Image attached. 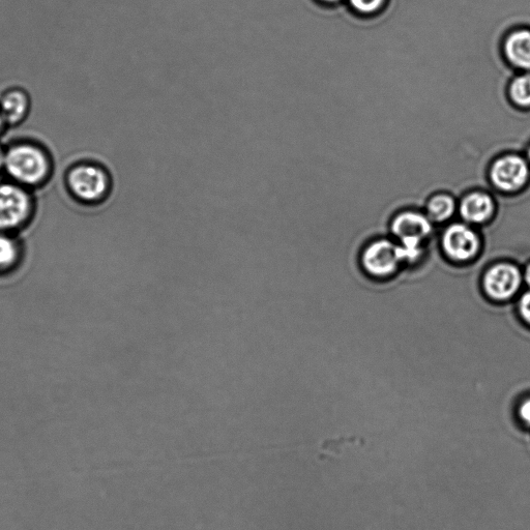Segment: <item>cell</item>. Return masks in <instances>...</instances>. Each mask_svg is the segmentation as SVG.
I'll use <instances>...</instances> for the list:
<instances>
[{
    "label": "cell",
    "mask_w": 530,
    "mask_h": 530,
    "mask_svg": "<svg viewBox=\"0 0 530 530\" xmlns=\"http://www.w3.org/2000/svg\"><path fill=\"white\" fill-rule=\"evenodd\" d=\"M518 418L528 428H530V397L521 402L518 407Z\"/></svg>",
    "instance_id": "cell-17"
},
{
    "label": "cell",
    "mask_w": 530,
    "mask_h": 530,
    "mask_svg": "<svg viewBox=\"0 0 530 530\" xmlns=\"http://www.w3.org/2000/svg\"><path fill=\"white\" fill-rule=\"evenodd\" d=\"M5 164H6V153L2 149H0V170L5 168Z\"/></svg>",
    "instance_id": "cell-20"
},
{
    "label": "cell",
    "mask_w": 530,
    "mask_h": 530,
    "mask_svg": "<svg viewBox=\"0 0 530 530\" xmlns=\"http://www.w3.org/2000/svg\"><path fill=\"white\" fill-rule=\"evenodd\" d=\"M392 232L400 240V246L410 252H422V243L432 232L428 216L415 211L399 214L392 223Z\"/></svg>",
    "instance_id": "cell-4"
},
{
    "label": "cell",
    "mask_w": 530,
    "mask_h": 530,
    "mask_svg": "<svg viewBox=\"0 0 530 530\" xmlns=\"http://www.w3.org/2000/svg\"><path fill=\"white\" fill-rule=\"evenodd\" d=\"M523 275L516 265L503 262L493 265L484 277V289L496 301H506L515 296L522 285Z\"/></svg>",
    "instance_id": "cell-6"
},
{
    "label": "cell",
    "mask_w": 530,
    "mask_h": 530,
    "mask_svg": "<svg viewBox=\"0 0 530 530\" xmlns=\"http://www.w3.org/2000/svg\"><path fill=\"white\" fill-rule=\"evenodd\" d=\"M5 168L15 181L24 185H37L46 178L49 162L39 147L20 144L6 153Z\"/></svg>",
    "instance_id": "cell-1"
},
{
    "label": "cell",
    "mask_w": 530,
    "mask_h": 530,
    "mask_svg": "<svg viewBox=\"0 0 530 530\" xmlns=\"http://www.w3.org/2000/svg\"><path fill=\"white\" fill-rule=\"evenodd\" d=\"M460 215L468 223L483 224L489 221L495 212L492 196L483 191L471 192L460 202Z\"/></svg>",
    "instance_id": "cell-9"
},
{
    "label": "cell",
    "mask_w": 530,
    "mask_h": 530,
    "mask_svg": "<svg viewBox=\"0 0 530 530\" xmlns=\"http://www.w3.org/2000/svg\"><path fill=\"white\" fill-rule=\"evenodd\" d=\"M456 201L448 193H438L432 196L427 203V214L433 222H445L455 213Z\"/></svg>",
    "instance_id": "cell-12"
},
{
    "label": "cell",
    "mask_w": 530,
    "mask_h": 530,
    "mask_svg": "<svg viewBox=\"0 0 530 530\" xmlns=\"http://www.w3.org/2000/svg\"><path fill=\"white\" fill-rule=\"evenodd\" d=\"M526 155H527V159L530 161V144H529V146L527 147Z\"/></svg>",
    "instance_id": "cell-22"
},
{
    "label": "cell",
    "mask_w": 530,
    "mask_h": 530,
    "mask_svg": "<svg viewBox=\"0 0 530 530\" xmlns=\"http://www.w3.org/2000/svg\"><path fill=\"white\" fill-rule=\"evenodd\" d=\"M518 309L520 316L530 327V290L526 291L520 298Z\"/></svg>",
    "instance_id": "cell-16"
},
{
    "label": "cell",
    "mask_w": 530,
    "mask_h": 530,
    "mask_svg": "<svg viewBox=\"0 0 530 530\" xmlns=\"http://www.w3.org/2000/svg\"><path fill=\"white\" fill-rule=\"evenodd\" d=\"M317 2L325 6H336L339 5L342 0H317Z\"/></svg>",
    "instance_id": "cell-18"
},
{
    "label": "cell",
    "mask_w": 530,
    "mask_h": 530,
    "mask_svg": "<svg viewBox=\"0 0 530 530\" xmlns=\"http://www.w3.org/2000/svg\"><path fill=\"white\" fill-rule=\"evenodd\" d=\"M402 262L399 245L380 240L370 245L364 255L363 264L367 272L376 277L392 275Z\"/></svg>",
    "instance_id": "cell-7"
},
{
    "label": "cell",
    "mask_w": 530,
    "mask_h": 530,
    "mask_svg": "<svg viewBox=\"0 0 530 530\" xmlns=\"http://www.w3.org/2000/svg\"><path fill=\"white\" fill-rule=\"evenodd\" d=\"M530 168L527 160L515 153L500 155L490 164L488 178L493 188L515 193L528 182Z\"/></svg>",
    "instance_id": "cell-2"
},
{
    "label": "cell",
    "mask_w": 530,
    "mask_h": 530,
    "mask_svg": "<svg viewBox=\"0 0 530 530\" xmlns=\"http://www.w3.org/2000/svg\"><path fill=\"white\" fill-rule=\"evenodd\" d=\"M28 106L27 96L20 91L9 92L0 100V112L5 122L10 124L21 122L28 111Z\"/></svg>",
    "instance_id": "cell-11"
},
{
    "label": "cell",
    "mask_w": 530,
    "mask_h": 530,
    "mask_svg": "<svg viewBox=\"0 0 530 530\" xmlns=\"http://www.w3.org/2000/svg\"><path fill=\"white\" fill-rule=\"evenodd\" d=\"M4 123H5L4 117L2 115V112H0V130H2Z\"/></svg>",
    "instance_id": "cell-21"
},
{
    "label": "cell",
    "mask_w": 530,
    "mask_h": 530,
    "mask_svg": "<svg viewBox=\"0 0 530 530\" xmlns=\"http://www.w3.org/2000/svg\"><path fill=\"white\" fill-rule=\"evenodd\" d=\"M389 0H347L349 9L362 17L375 16L386 9Z\"/></svg>",
    "instance_id": "cell-14"
},
{
    "label": "cell",
    "mask_w": 530,
    "mask_h": 530,
    "mask_svg": "<svg viewBox=\"0 0 530 530\" xmlns=\"http://www.w3.org/2000/svg\"><path fill=\"white\" fill-rule=\"evenodd\" d=\"M443 248L453 260L465 262L473 259L479 249L477 233L464 224H453L444 233Z\"/></svg>",
    "instance_id": "cell-8"
},
{
    "label": "cell",
    "mask_w": 530,
    "mask_h": 530,
    "mask_svg": "<svg viewBox=\"0 0 530 530\" xmlns=\"http://www.w3.org/2000/svg\"><path fill=\"white\" fill-rule=\"evenodd\" d=\"M32 203L28 194L11 184L0 185V230L17 228L31 213Z\"/></svg>",
    "instance_id": "cell-5"
},
{
    "label": "cell",
    "mask_w": 530,
    "mask_h": 530,
    "mask_svg": "<svg viewBox=\"0 0 530 530\" xmlns=\"http://www.w3.org/2000/svg\"><path fill=\"white\" fill-rule=\"evenodd\" d=\"M503 51L512 67L530 72V29L519 28L512 32L504 41Z\"/></svg>",
    "instance_id": "cell-10"
},
{
    "label": "cell",
    "mask_w": 530,
    "mask_h": 530,
    "mask_svg": "<svg viewBox=\"0 0 530 530\" xmlns=\"http://www.w3.org/2000/svg\"><path fill=\"white\" fill-rule=\"evenodd\" d=\"M69 187L73 194L85 202H97L109 191L107 172L94 165H80L69 173Z\"/></svg>",
    "instance_id": "cell-3"
},
{
    "label": "cell",
    "mask_w": 530,
    "mask_h": 530,
    "mask_svg": "<svg viewBox=\"0 0 530 530\" xmlns=\"http://www.w3.org/2000/svg\"><path fill=\"white\" fill-rule=\"evenodd\" d=\"M523 280L527 284V286L530 287V262L527 264V267L525 268L524 274H523Z\"/></svg>",
    "instance_id": "cell-19"
},
{
    "label": "cell",
    "mask_w": 530,
    "mask_h": 530,
    "mask_svg": "<svg viewBox=\"0 0 530 530\" xmlns=\"http://www.w3.org/2000/svg\"><path fill=\"white\" fill-rule=\"evenodd\" d=\"M508 98L519 108L530 107V73L516 76L508 87Z\"/></svg>",
    "instance_id": "cell-13"
},
{
    "label": "cell",
    "mask_w": 530,
    "mask_h": 530,
    "mask_svg": "<svg viewBox=\"0 0 530 530\" xmlns=\"http://www.w3.org/2000/svg\"><path fill=\"white\" fill-rule=\"evenodd\" d=\"M18 258V246L7 235L0 234V270L12 267Z\"/></svg>",
    "instance_id": "cell-15"
}]
</instances>
